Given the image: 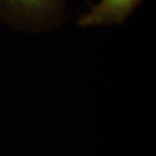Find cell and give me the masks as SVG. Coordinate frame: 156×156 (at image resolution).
Listing matches in <instances>:
<instances>
[{"mask_svg": "<svg viewBox=\"0 0 156 156\" xmlns=\"http://www.w3.org/2000/svg\"><path fill=\"white\" fill-rule=\"evenodd\" d=\"M66 0H0L7 17L19 23H41L56 17L64 10Z\"/></svg>", "mask_w": 156, "mask_h": 156, "instance_id": "1", "label": "cell"}, {"mask_svg": "<svg viewBox=\"0 0 156 156\" xmlns=\"http://www.w3.org/2000/svg\"><path fill=\"white\" fill-rule=\"evenodd\" d=\"M143 0H100L78 20L81 27L123 23Z\"/></svg>", "mask_w": 156, "mask_h": 156, "instance_id": "2", "label": "cell"}]
</instances>
